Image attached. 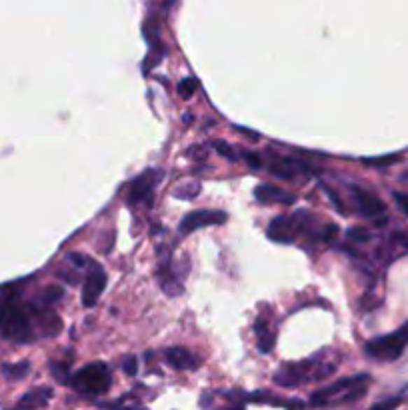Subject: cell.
<instances>
[{
    "mask_svg": "<svg viewBox=\"0 0 408 410\" xmlns=\"http://www.w3.org/2000/svg\"><path fill=\"white\" fill-rule=\"evenodd\" d=\"M225 222L226 213H223V211H195V213L186 214L183 220H181L178 230H181V234H190L197 228L212 227V225H225Z\"/></svg>",
    "mask_w": 408,
    "mask_h": 410,
    "instance_id": "10",
    "label": "cell"
},
{
    "mask_svg": "<svg viewBox=\"0 0 408 410\" xmlns=\"http://www.w3.org/2000/svg\"><path fill=\"white\" fill-rule=\"evenodd\" d=\"M162 176H164V172L160 169L144 170L141 176L134 178V181L130 183V186H128V202H130V204H136V202H142V200L150 202V200H153V190H155L156 184L162 181Z\"/></svg>",
    "mask_w": 408,
    "mask_h": 410,
    "instance_id": "7",
    "label": "cell"
},
{
    "mask_svg": "<svg viewBox=\"0 0 408 410\" xmlns=\"http://www.w3.org/2000/svg\"><path fill=\"white\" fill-rule=\"evenodd\" d=\"M52 396V390L48 386H38L34 390H29L27 395L22 396L18 400V407L20 409H41V407H46L48 400Z\"/></svg>",
    "mask_w": 408,
    "mask_h": 410,
    "instance_id": "15",
    "label": "cell"
},
{
    "mask_svg": "<svg viewBox=\"0 0 408 410\" xmlns=\"http://www.w3.org/2000/svg\"><path fill=\"white\" fill-rule=\"evenodd\" d=\"M349 239L354 242H368L370 241V232L363 227H352L349 230Z\"/></svg>",
    "mask_w": 408,
    "mask_h": 410,
    "instance_id": "21",
    "label": "cell"
},
{
    "mask_svg": "<svg viewBox=\"0 0 408 410\" xmlns=\"http://www.w3.org/2000/svg\"><path fill=\"white\" fill-rule=\"evenodd\" d=\"M393 197L394 202H396V206L408 216V192H394Z\"/></svg>",
    "mask_w": 408,
    "mask_h": 410,
    "instance_id": "23",
    "label": "cell"
},
{
    "mask_svg": "<svg viewBox=\"0 0 408 410\" xmlns=\"http://www.w3.org/2000/svg\"><path fill=\"white\" fill-rule=\"evenodd\" d=\"M206 146H190L188 148V153H186V156H190V158H195V160H204L206 158Z\"/></svg>",
    "mask_w": 408,
    "mask_h": 410,
    "instance_id": "25",
    "label": "cell"
},
{
    "mask_svg": "<svg viewBox=\"0 0 408 410\" xmlns=\"http://www.w3.org/2000/svg\"><path fill=\"white\" fill-rule=\"evenodd\" d=\"M195 88H197V80H192V78H184L183 83L178 85V94H181L183 99H190V97L195 94Z\"/></svg>",
    "mask_w": 408,
    "mask_h": 410,
    "instance_id": "20",
    "label": "cell"
},
{
    "mask_svg": "<svg viewBox=\"0 0 408 410\" xmlns=\"http://www.w3.org/2000/svg\"><path fill=\"white\" fill-rule=\"evenodd\" d=\"M240 134H246V136H251L253 141H258V134L256 132H253V130H246V128H237Z\"/></svg>",
    "mask_w": 408,
    "mask_h": 410,
    "instance_id": "30",
    "label": "cell"
},
{
    "mask_svg": "<svg viewBox=\"0 0 408 410\" xmlns=\"http://www.w3.org/2000/svg\"><path fill=\"white\" fill-rule=\"evenodd\" d=\"M50 372L55 374L58 382H69V362H52Z\"/></svg>",
    "mask_w": 408,
    "mask_h": 410,
    "instance_id": "19",
    "label": "cell"
},
{
    "mask_svg": "<svg viewBox=\"0 0 408 410\" xmlns=\"http://www.w3.org/2000/svg\"><path fill=\"white\" fill-rule=\"evenodd\" d=\"M104 288H106V272L100 269V264H92V270L88 272L85 286H83V304L86 309H90L99 302Z\"/></svg>",
    "mask_w": 408,
    "mask_h": 410,
    "instance_id": "11",
    "label": "cell"
},
{
    "mask_svg": "<svg viewBox=\"0 0 408 410\" xmlns=\"http://www.w3.org/2000/svg\"><path fill=\"white\" fill-rule=\"evenodd\" d=\"M400 404V398H391V400H384V402H377L374 409H393Z\"/></svg>",
    "mask_w": 408,
    "mask_h": 410,
    "instance_id": "29",
    "label": "cell"
},
{
    "mask_svg": "<svg viewBox=\"0 0 408 410\" xmlns=\"http://www.w3.org/2000/svg\"><path fill=\"white\" fill-rule=\"evenodd\" d=\"M0 370H2V374L8 381H20L30 372V362L29 360H22V362H16V365H2Z\"/></svg>",
    "mask_w": 408,
    "mask_h": 410,
    "instance_id": "16",
    "label": "cell"
},
{
    "mask_svg": "<svg viewBox=\"0 0 408 410\" xmlns=\"http://www.w3.org/2000/svg\"><path fill=\"white\" fill-rule=\"evenodd\" d=\"M400 160V156L394 155V156H386V158H372V160H365V164H368V167H377V169H380V167H388V164H393V162H398Z\"/></svg>",
    "mask_w": 408,
    "mask_h": 410,
    "instance_id": "22",
    "label": "cell"
},
{
    "mask_svg": "<svg viewBox=\"0 0 408 410\" xmlns=\"http://www.w3.org/2000/svg\"><path fill=\"white\" fill-rule=\"evenodd\" d=\"M164 358L170 367L176 368V370H190V368L198 367V356L186 351L183 346H170L164 351Z\"/></svg>",
    "mask_w": 408,
    "mask_h": 410,
    "instance_id": "13",
    "label": "cell"
},
{
    "mask_svg": "<svg viewBox=\"0 0 408 410\" xmlns=\"http://www.w3.org/2000/svg\"><path fill=\"white\" fill-rule=\"evenodd\" d=\"M32 316L34 306H22L15 300H6L4 304H0V334L15 342H32Z\"/></svg>",
    "mask_w": 408,
    "mask_h": 410,
    "instance_id": "1",
    "label": "cell"
},
{
    "mask_svg": "<svg viewBox=\"0 0 408 410\" xmlns=\"http://www.w3.org/2000/svg\"><path fill=\"white\" fill-rule=\"evenodd\" d=\"M69 260L74 264V269H86L88 267V258L85 255H69Z\"/></svg>",
    "mask_w": 408,
    "mask_h": 410,
    "instance_id": "28",
    "label": "cell"
},
{
    "mask_svg": "<svg viewBox=\"0 0 408 410\" xmlns=\"http://www.w3.org/2000/svg\"><path fill=\"white\" fill-rule=\"evenodd\" d=\"M254 198L258 202H265V204H295L296 195L295 192H286L282 190L281 186H274V184H258L254 188Z\"/></svg>",
    "mask_w": 408,
    "mask_h": 410,
    "instance_id": "12",
    "label": "cell"
},
{
    "mask_svg": "<svg viewBox=\"0 0 408 410\" xmlns=\"http://www.w3.org/2000/svg\"><path fill=\"white\" fill-rule=\"evenodd\" d=\"M335 370H337V365H332L330 360L323 362L321 358H312V360H304V362H290L274 374V382L284 388H295L298 384H304V382L314 381V379L316 381L326 379Z\"/></svg>",
    "mask_w": 408,
    "mask_h": 410,
    "instance_id": "3",
    "label": "cell"
},
{
    "mask_svg": "<svg viewBox=\"0 0 408 410\" xmlns=\"http://www.w3.org/2000/svg\"><path fill=\"white\" fill-rule=\"evenodd\" d=\"M122 368H125V372H127V374L134 376V374H136V368H139L136 356H127V358H125V362H122Z\"/></svg>",
    "mask_w": 408,
    "mask_h": 410,
    "instance_id": "26",
    "label": "cell"
},
{
    "mask_svg": "<svg viewBox=\"0 0 408 410\" xmlns=\"http://www.w3.org/2000/svg\"><path fill=\"white\" fill-rule=\"evenodd\" d=\"M314 222V216L307 211H300L295 216H276L267 228V234L270 241L281 242V244H290L296 241L298 234L310 232Z\"/></svg>",
    "mask_w": 408,
    "mask_h": 410,
    "instance_id": "5",
    "label": "cell"
},
{
    "mask_svg": "<svg viewBox=\"0 0 408 410\" xmlns=\"http://www.w3.org/2000/svg\"><path fill=\"white\" fill-rule=\"evenodd\" d=\"M268 170L281 178H296V176H307L314 172V167L304 162V160H296V158H284V156H270L268 160Z\"/></svg>",
    "mask_w": 408,
    "mask_h": 410,
    "instance_id": "8",
    "label": "cell"
},
{
    "mask_svg": "<svg viewBox=\"0 0 408 410\" xmlns=\"http://www.w3.org/2000/svg\"><path fill=\"white\" fill-rule=\"evenodd\" d=\"M400 183L408 184V170H407V172H405V174H400Z\"/></svg>",
    "mask_w": 408,
    "mask_h": 410,
    "instance_id": "31",
    "label": "cell"
},
{
    "mask_svg": "<svg viewBox=\"0 0 408 410\" xmlns=\"http://www.w3.org/2000/svg\"><path fill=\"white\" fill-rule=\"evenodd\" d=\"M242 156H244V160H246L251 167H254V169H260V167L265 164V162H262V158L256 155V153H248V150H244V153H242Z\"/></svg>",
    "mask_w": 408,
    "mask_h": 410,
    "instance_id": "27",
    "label": "cell"
},
{
    "mask_svg": "<svg viewBox=\"0 0 408 410\" xmlns=\"http://www.w3.org/2000/svg\"><path fill=\"white\" fill-rule=\"evenodd\" d=\"M254 332H256V344H258V351H260L262 354L272 353L276 334H274V330L270 328L268 320H265V318H258V320L254 323Z\"/></svg>",
    "mask_w": 408,
    "mask_h": 410,
    "instance_id": "14",
    "label": "cell"
},
{
    "mask_svg": "<svg viewBox=\"0 0 408 410\" xmlns=\"http://www.w3.org/2000/svg\"><path fill=\"white\" fill-rule=\"evenodd\" d=\"M71 386L83 396L106 395L113 386L111 368L104 362H92L78 368L71 376Z\"/></svg>",
    "mask_w": 408,
    "mask_h": 410,
    "instance_id": "4",
    "label": "cell"
},
{
    "mask_svg": "<svg viewBox=\"0 0 408 410\" xmlns=\"http://www.w3.org/2000/svg\"><path fill=\"white\" fill-rule=\"evenodd\" d=\"M408 344V325L398 328L393 334L380 337V339L370 340L366 344V354L382 360V362H393L396 358H400V354L405 353Z\"/></svg>",
    "mask_w": 408,
    "mask_h": 410,
    "instance_id": "6",
    "label": "cell"
},
{
    "mask_svg": "<svg viewBox=\"0 0 408 410\" xmlns=\"http://www.w3.org/2000/svg\"><path fill=\"white\" fill-rule=\"evenodd\" d=\"M370 382L368 374H356L349 379H340L321 390H316L310 396V404L316 407H328V404H352L358 398H363L366 393V386Z\"/></svg>",
    "mask_w": 408,
    "mask_h": 410,
    "instance_id": "2",
    "label": "cell"
},
{
    "mask_svg": "<svg viewBox=\"0 0 408 410\" xmlns=\"http://www.w3.org/2000/svg\"><path fill=\"white\" fill-rule=\"evenodd\" d=\"M198 192H200V184L190 183V184H183L181 188H176V190H174V197L188 200V198H197Z\"/></svg>",
    "mask_w": 408,
    "mask_h": 410,
    "instance_id": "18",
    "label": "cell"
},
{
    "mask_svg": "<svg viewBox=\"0 0 408 410\" xmlns=\"http://www.w3.org/2000/svg\"><path fill=\"white\" fill-rule=\"evenodd\" d=\"M214 148L220 153L223 156H226V158H230V160H237V153L226 144V142H214Z\"/></svg>",
    "mask_w": 408,
    "mask_h": 410,
    "instance_id": "24",
    "label": "cell"
},
{
    "mask_svg": "<svg viewBox=\"0 0 408 410\" xmlns=\"http://www.w3.org/2000/svg\"><path fill=\"white\" fill-rule=\"evenodd\" d=\"M352 202L356 206V211L366 216V218H379L382 214L386 213V206L384 202L380 200L377 195L368 192L366 188H360V186H352L351 188Z\"/></svg>",
    "mask_w": 408,
    "mask_h": 410,
    "instance_id": "9",
    "label": "cell"
},
{
    "mask_svg": "<svg viewBox=\"0 0 408 410\" xmlns=\"http://www.w3.org/2000/svg\"><path fill=\"white\" fill-rule=\"evenodd\" d=\"M62 297H64V288L58 286V284H52V286L44 288L43 297H41V306H50V304L58 302Z\"/></svg>",
    "mask_w": 408,
    "mask_h": 410,
    "instance_id": "17",
    "label": "cell"
}]
</instances>
